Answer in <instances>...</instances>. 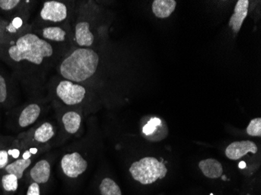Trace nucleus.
I'll return each mask as SVG.
<instances>
[{"mask_svg": "<svg viewBox=\"0 0 261 195\" xmlns=\"http://www.w3.org/2000/svg\"><path fill=\"white\" fill-rule=\"evenodd\" d=\"M31 155H32L31 152H29V151H26V152H23V158H24V159H29V158H31Z\"/></svg>", "mask_w": 261, "mask_h": 195, "instance_id": "obj_29", "label": "nucleus"}, {"mask_svg": "<svg viewBox=\"0 0 261 195\" xmlns=\"http://www.w3.org/2000/svg\"><path fill=\"white\" fill-rule=\"evenodd\" d=\"M6 25L7 23H5V22L0 20V40H2L5 36H7L5 32Z\"/></svg>", "mask_w": 261, "mask_h": 195, "instance_id": "obj_27", "label": "nucleus"}, {"mask_svg": "<svg viewBox=\"0 0 261 195\" xmlns=\"http://www.w3.org/2000/svg\"><path fill=\"white\" fill-rule=\"evenodd\" d=\"M99 64V55L93 49L77 48L62 60L59 73L65 80L82 83L95 74Z\"/></svg>", "mask_w": 261, "mask_h": 195, "instance_id": "obj_2", "label": "nucleus"}, {"mask_svg": "<svg viewBox=\"0 0 261 195\" xmlns=\"http://www.w3.org/2000/svg\"><path fill=\"white\" fill-rule=\"evenodd\" d=\"M21 1L20 0H0V10L4 11H12L17 8Z\"/></svg>", "mask_w": 261, "mask_h": 195, "instance_id": "obj_23", "label": "nucleus"}, {"mask_svg": "<svg viewBox=\"0 0 261 195\" xmlns=\"http://www.w3.org/2000/svg\"><path fill=\"white\" fill-rule=\"evenodd\" d=\"M51 167L48 161L42 159L35 164L30 170V176L36 184H45L50 178Z\"/></svg>", "mask_w": 261, "mask_h": 195, "instance_id": "obj_10", "label": "nucleus"}, {"mask_svg": "<svg viewBox=\"0 0 261 195\" xmlns=\"http://www.w3.org/2000/svg\"><path fill=\"white\" fill-rule=\"evenodd\" d=\"M8 97V88L5 77L0 74V104L7 101Z\"/></svg>", "mask_w": 261, "mask_h": 195, "instance_id": "obj_24", "label": "nucleus"}, {"mask_svg": "<svg viewBox=\"0 0 261 195\" xmlns=\"http://www.w3.org/2000/svg\"><path fill=\"white\" fill-rule=\"evenodd\" d=\"M32 163L30 158L24 159V158H19L12 163L8 164L5 167V171L7 174H14L18 178V180L23 177V172Z\"/></svg>", "mask_w": 261, "mask_h": 195, "instance_id": "obj_16", "label": "nucleus"}, {"mask_svg": "<svg viewBox=\"0 0 261 195\" xmlns=\"http://www.w3.org/2000/svg\"><path fill=\"white\" fill-rule=\"evenodd\" d=\"M129 171L135 180L144 185L152 184L158 179L164 178L168 173L164 162H159L153 157H145L133 162Z\"/></svg>", "mask_w": 261, "mask_h": 195, "instance_id": "obj_3", "label": "nucleus"}, {"mask_svg": "<svg viewBox=\"0 0 261 195\" xmlns=\"http://www.w3.org/2000/svg\"><path fill=\"white\" fill-rule=\"evenodd\" d=\"M199 166L203 175L208 178H219L222 176V165L214 158H206L204 160L200 161Z\"/></svg>", "mask_w": 261, "mask_h": 195, "instance_id": "obj_13", "label": "nucleus"}, {"mask_svg": "<svg viewBox=\"0 0 261 195\" xmlns=\"http://www.w3.org/2000/svg\"><path fill=\"white\" fill-rule=\"evenodd\" d=\"M8 152L5 150L0 151V169H5V167L8 165Z\"/></svg>", "mask_w": 261, "mask_h": 195, "instance_id": "obj_25", "label": "nucleus"}, {"mask_svg": "<svg viewBox=\"0 0 261 195\" xmlns=\"http://www.w3.org/2000/svg\"><path fill=\"white\" fill-rule=\"evenodd\" d=\"M41 36L47 42H64L67 39V33L59 26H48L42 29Z\"/></svg>", "mask_w": 261, "mask_h": 195, "instance_id": "obj_14", "label": "nucleus"}, {"mask_svg": "<svg viewBox=\"0 0 261 195\" xmlns=\"http://www.w3.org/2000/svg\"><path fill=\"white\" fill-rule=\"evenodd\" d=\"M27 195H40V187L36 183H32L28 189Z\"/></svg>", "mask_w": 261, "mask_h": 195, "instance_id": "obj_26", "label": "nucleus"}, {"mask_svg": "<svg viewBox=\"0 0 261 195\" xmlns=\"http://www.w3.org/2000/svg\"><path fill=\"white\" fill-rule=\"evenodd\" d=\"M177 2L174 0H154L152 10L154 15L158 18H167L175 10Z\"/></svg>", "mask_w": 261, "mask_h": 195, "instance_id": "obj_12", "label": "nucleus"}, {"mask_svg": "<svg viewBox=\"0 0 261 195\" xmlns=\"http://www.w3.org/2000/svg\"><path fill=\"white\" fill-rule=\"evenodd\" d=\"M62 122L66 131L68 133L74 134L77 133L80 128L82 117L77 112L69 111L63 116Z\"/></svg>", "mask_w": 261, "mask_h": 195, "instance_id": "obj_15", "label": "nucleus"}, {"mask_svg": "<svg viewBox=\"0 0 261 195\" xmlns=\"http://www.w3.org/2000/svg\"><path fill=\"white\" fill-rule=\"evenodd\" d=\"M56 93L65 105H75L84 100L86 89L82 85L64 79L57 85Z\"/></svg>", "mask_w": 261, "mask_h": 195, "instance_id": "obj_4", "label": "nucleus"}, {"mask_svg": "<svg viewBox=\"0 0 261 195\" xmlns=\"http://www.w3.org/2000/svg\"><path fill=\"white\" fill-rule=\"evenodd\" d=\"M246 132L250 136L261 137V119L255 118L252 120L248 125Z\"/></svg>", "mask_w": 261, "mask_h": 195, "instance_id": "obj_21", "label": "nucleus"}, {"mask_svg": "<svg viewBox=\"0 0 261 195\" xmlns=\"http://www.w3.org/2000/svg\"><path fill=\"white\" fill-rule=\"evenodd\" d=\"M24 15L14 16L10 20V23H7L5 27V32L7 35H15L23 27L24 24Z\"/></svg>", "mask_w": 261, "mask_h": 195, "instance_id": "obj_19", "label": "nucleus"}, {"mask_svg": "<svg viewBox=\"0 0 261 195\" xmlns=\"http://www.w3.org/2000/svg\"><path fill=\"white\" fill-rule=\"evenodd\" d=\"M41 19L51 23H61L68 17V7L64 3L55 0L45 1L40 10Z\"/></svg>", "mask_w": 261, "mask_h": 195, "instance_id": "obj_5", "label": "nucleus"}, {"mask_svg": "<svg viewBox=\"0 0 261 195\" xmlns=\"http://www.w3.org/2000/svg\"><path fill=\"white\" fill-rule=\"evenodd\" d=\"M2 185L7 191H15L18 187V178L14 174H7L2 177Z\"/></svg>", "mask_w": 261, "mask_h": 195, "instance_id": "obj_20", "label": "nucleus"}, {"mask_svg": "<svg viewBox=\"0 0 261 195\" xmlns=\"http://www.w3.org/2000/svg\"><path fill=\"white\" fill-rule=\"evenodd\" d=\"M75 41L80 48H89L94 43V35L87 21H80L75 25Z\"/></svg>", "mask_w": 261, "mask_h": 195, "instance_id": "obj_9", "label": "nucleus"}, {"mask_svg": "<svg viewBox=\"0 0 261 195\" xmlns=\"http://www.w3.org/2000/svg\"><path fill=\"white\" fill-rule=\"evenodd\" d=\"M29 152H31V154H36L38 152V150L36 149H31Z\"/></svg>", "mask_w": 261, "mask_h": 195, "instance_id": "obj_30", "label": "nucleus"}, {"mask_svg": "<svg viewBox=\"0 0 261 195\" xmlns=\"http://www.w3.org/2000/svg\"><path fill=\"white\" fill-rule=\"evenodd\" d=\"M7 59L14 64H33L40 66L47 59L54 55V48L50 42L32 32L19 35L5 48Z\"/></svg>", "mask_w": 261, "mask_h": 195, "instance_id": "obj_1", "label": "nucleus"}, {"mask_svg": "<svg viewBox=\"0 0 261 195\" xmlns=\"http://www.w3.org/2000/svg\"><path fill=\"white\" fill-rule=\"evenodd\" d=\"M99 190L102 195H122L119 186L111 178H105L102 180Z\"/></svg>", "mask_w": 261, "mask_h": 195, "instance_id": "obj_18", "label": "nucleus"}, {"mask_svg": "<svg viewBox=\"0 0 261 195\" xmlns=\"http://www.w3.org/2000/svg\"><path fill=\"white\" fill-rule=\"evenodd\" d=\"M61 165L63 172L67 177L77 178L86 171L88 162L79 152H72L63 156Z\"/></svg>", "mask_w": 261, "mask_h": 195, "instance_id": "obj_6", "label": "nucleus"}, {"mask_svg": "<svg viewBox=\"0 0 261 195\" xmlns=\"http://www.w3.org/2000/svg\"><path fill=\"white\" fill-rule=\"evenodd\" d=\"M54 134V127L49 122H45L34 133V138L39 143H45L53 138Z\"/></svg>", "mask_w": 261, "mask_h": 195, "instance_id": "obj_17", "label": "nucleus"}, {"mask_svg": "<svg viewBox=\"0 0 261 195\" xmlns=\"http://www.w3.org/2000/svg\"><path fill=\"white\" fill-rule=\"evenodd\" d=\"M41 108L38 104L32 103L27 105L20 113L18 124L20 127H27L32 125L39 118Z\"/></svg>", "mask_w": 261, "mask_h": 195, "instance_id": "obj_11", "label": "nucleus"}, {"mask_svg": "<svg viewBox=\"0 0 261 195\" xmlns=\"http://www.w3.org/2000/svg\"><path fill=\"white\" fill-rule=\"evenodd\" d=\"M250 152L253 154L257 152V146L251 141L234 142L225 149V155L231 160H239Z\"/></svg>", "mask_w": 261, "mask_h": 195, "instance_id": "obj_7", "label": "nucleus"}, {"mask_svg": "<svg viewBox=\"0 0 261 195\" xmlns=\"http://www.w3.org/2000/svg\"><path fill=\"white\" fill-rule=\"evenodd\" d=\"M8 155H11L13 158H18L20 156V151L18 149H13V150H9Z\"/></svg>", "mask_w": 261, "mask_h": 195, "instance_id": "obj_28", "label": "nucleus"}, {"mask_svg": "<svg viewBox=\"0 0 261 195\" xmlns=\"http://www.w3.org/2000/svg\"><path fill=\"white\" fill-rule=\"evenodd\" d=\"M161 120L159 118L151 119L148 124L143 127V133H146V135H150V134H153L156 130H158V127H159L161 125Z\"/></svg>", "mask_w": 261, "mask_h": 195, "instance_id": "obj_22", "label": "nucleus"}, {"mask_svg": "<svg viewBox=\"0 0 261 195\" xmlns=\"http://www.w3.org/2000/svg\"><path fill=\"white\" fill-rule=\"evenodd\" d=\"M250 2L248 0H239L234 9V14L229 20V27L234 33H238L247 17Z\"/></svg>", "mask_w": 261, "mask_h": 195, "instance_id": "obj_8", "label": "nucleus"}]
</instances>
